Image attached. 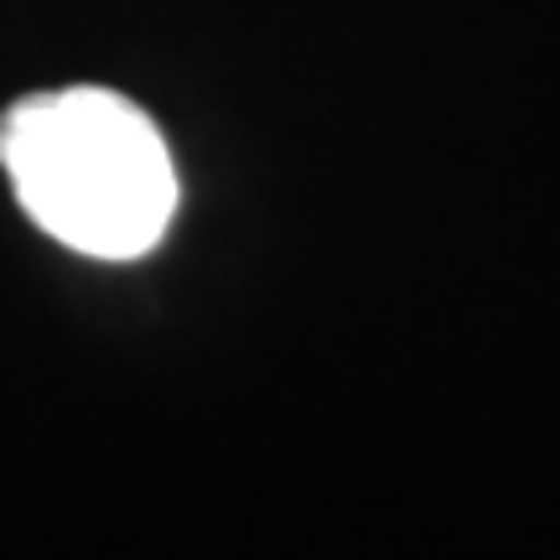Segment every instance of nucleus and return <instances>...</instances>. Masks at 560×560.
Listing matches in <instances>:
<instances>
[{
	"instance_id": "f257e3e1",
	"label": "nucleus",
	"mask_w": 560,
	"mask_h": 560,
	"mask_svg": "<svg viewBox=\"0 0 560 560\" xmlns=\"http://www.w3.org/2000/svg\"><path fill=\"white\" fill-rule=\"evenodd\" d=\"M0 166L26 219L94 260L156 249L177 213V172L145 109L109 89L32 94L0 115Z\"/></svg>"
}]
</instances>
